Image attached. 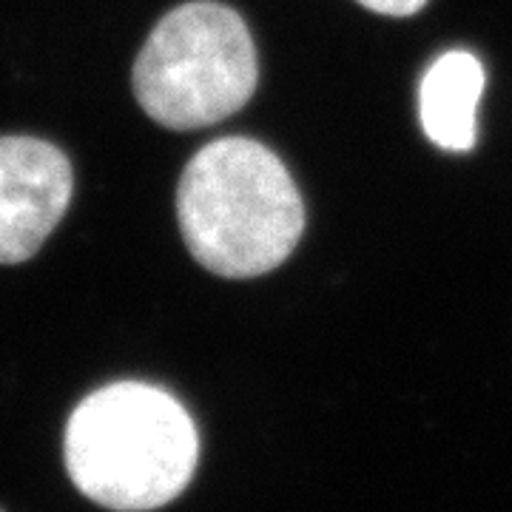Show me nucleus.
I'll return each instance as SVG.
<instances>
[{
  "label": "nucleus",
  "mask_w": 512,
  "mask_h": 512,
  "mask_svg": "<svg viewBox=\"0 0 512 512\" xmlns=\"http://www.w3.org/2000/svg\"><path fill=\"white\" fill-rule=\"evenodd\" d=\"M365 9L376 15H390V18H410L427 6V0H356Z\"/></svg>",
  "instance_id": "obj_6"
},
{
  "label": "nucleus",
  "mask_w": 512,
  "mask_h": 512,
  "mask_svg": "<svg viewBox=\"0 0 512 512\" xmlns=\"http://www.w3.org/2000/svg\"><path fill=\"white\" fill-rule=\"evenodd\" d=\"M185 248L205 271L251 279L279 268L305 231V205L291 171L248 137L202 146L177 185Z\"/></svg>",
  "instance_id": "obj_1"
},
{
  "label": "nucleus",
  "mask_w": 512,
  "mask_h": 512,
  "mask_svg": "<svg viewBox=\"0 0 512 512\" xmlns=\"http://www.w3.org/2000/svg\"><path fill=\"white\" fill-rule=\"evenodd\" d=\"M251 29L231 6L191 0L171 9L134 60L131 86L157 126L197 131L237 114L256 92Z\"/></svg>",
  "instance_id": "obj_3"
},
{
  "label": "nucleus",
  "mask_w": 512,
  "mask_h": 512,
  "mask_svg": "<svg viewBox=\"0 0 512 512\" xmlns=\"http://www.w3.org/2000/svg\"><path fill=\"white\" fill-rule=\"evenodd\" d=\"M200 436L183 404L146 382H114L74 407L66 467L74 487L117 512L165 507L188 487Z\"/></svg>",
  "instance_id": "obj_2"
},
{
  "label": "nucleus",
  "mask_w": 512,
  "mask_h": 512,
  "mask_svg": "<svg viewBox=\"0 0 512 512\" xmlns=\"http://www.w3.org/2000/svg\"><path fill=\"white\" fill-rule=\"evenodd\" d=\"M484 92V66L470 52L441 55L421 77L419 114L424 134L444 151L476 146V109Z\"/></svg>",
  "instance_id": "obj_5"
},
{
  "label": "nucleus",
  "mask_w": 512,
  "mask_h": 512,
  "mask_svg": "<svg viewBox=\"0 0 512 512\" xmlns=\"http://www.w3.org/2000/svg\"><path fill=\"white\" fill-rule=\"evenodd\" d=\"M69 157L37 137H0V265H20L52 237L69 202Z\"/></svg>",
  "instance_id": "obj_4"
}]
</instances>
